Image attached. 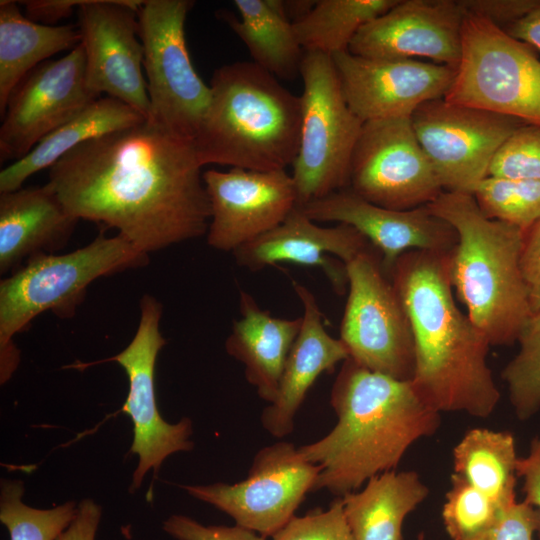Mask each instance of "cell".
<instances>
[{
  "label": "cell",
  "instance_id": "cell-1",
  "mask_svg": "<svg viewBox=\"0 0 540 540\" xmlns=\"http://www.w3.org/2000/svg\"><path fill=\"white\" fill-rule=\"evenodd\" d=\"M201 168L193 142L145 120L72 149L47 183L76 218L113 227L149 254L207 234Z\"/></svg>",
  "mask_w": 540,
  "mask_h": 540
},
{
  "label": "cell",
  "instance_id": "cell-2",
  "mask_svg": "<svg viewBox=\"0 0 540 540\" xmlns=\"http://www.w3.org/2000/svg\"><path fill=\"white\" fill-rule=\"evenodd\" d=\"M448 254L408 251L389 274L413 333L411 383L419 398L440 414L487 418L500 400L487 362L491 345L455 303Z\"/></svg>",
  "mask_w": 540,
  "mask_h": 540
},
{
  "label": "cell",
  "instance_id": "cell-3",
  "mask_svg": "<svg viewBox=\"0 0 540 540\" xmlns=\"http://www.w3.org/2000/svg\"><path fill=\"white\" fill-rule=\"evenodd\" d=\"M330 404L336 425L298 450L320 467L313 491L338 497L395 470L409 447L433 435L441 423L440 413L419 398L411 381L370 371L349 357L335 378Z\"/></svg>",
  "mask_w": 540,
  "mask_h": 540
},
{
  "label": "cell",
  "instance_id": "cell-4",
  "mask_svg": "<svg viewBox=\"0 0 540 540\" xmlns=\"http://www.w3.org/2000/svg\"><path fill=\"white\" fill-rule=\"evenodd\" d=\"M211 96L193 140L202 166L272 171L298 152L301 98L252 61L217 68Z\"/></svg>",
  "mask_w": 540,
  "mask_h": 540
},
{
  "label": "cell",
  "instance_id": "cell-5",
  "mask_svg": "<svg viewBox=\"0 0 540 540\" xmlns=\"http://www.w3.org/2000/svg\"><path fill=\"white\" fill-rule=\"evenodd\" d=\"M457 243L448 254L452 287L490 345H511L532 315L520 270L525 231L487 217L473 194L443 191L427 205Z\"/></svg>",
  "mask_w": 540,
  "mask_h": 540
},
{
  "label": "cell",
  "instance_id": "cell-6",
  "mask_svg": "<svg viewBox=\"0 0 540 540\" xmlns=\"http://www.w3.org/2000/svg\"><path fill=\"white\" fill-rule=\"evenodd\" d=\"M149 263V254L117 234L100 232L84 247L66 254H39L0 281V380L6 383L20 362L13 342L34 318L50 311L72 318L96 279Z\"/></svg>",
  "mask_w": 540,
  "mask_h": 540
},
{
  "label": "cell",
  "instance_id": "cell-7",
  "mask_svg": "<svg viewBox=\"0 0 540 540\" xmlns=\"http://www.w3.org/2000/svg\"><path fill=\"white\" fill-rule=\"evenodd\" d=\"M298 152L292 164L298 207L349 187L363 123L344 97L332 57L304 51Z\"/></svg>",
  "mask_w": 540,
  "mask_h": 540
},
{
  "label": "cell",
  "instance_id": "cell-8",
  "mask_svg": "<svg viewBox=\"0 0 540 540\" xmlns=\"http://www.w3.org/2000/svg\"><path fill=\"white\" fill-rule=\"evenodd\" d=\"M443 98L540 125V60L503 28L465 12L461 57Z\"/></svg>",
  "mask_w": 540,
  "mask_h": 540
},
{
  "label": "cell",
  "instance_id": "cell-9",
  "mask_svg": "<svg viewBox=\"0 0 540 540\" xmlns=\"http://www.w3.org/2000/svg\"><path fill=\"white\" fill-rule=\"evenodd\" d=\"M191 0H147L137 12L150 115L147 120L193 142L211 90L195 71L185 39Z\"/></svg>",
  "mask_w": 540,
  "mask_h": 540
},
{
  "label": "cell",
  "instance_id": "cell-10",
  "mask_svg": "<svg viewBox=\"0 0 540 540\" xmlns=\"http://www.w3.org/2000/svg\"><path fill=\"white\" fill-rule=\"evenodd\" d=\"M346 265L348 297L340 324V340L349 358L389 377L411 381L415 348L409 317L380 253L371 246Z\"/></svg>",
  "mask_w": 540,
  "mask_h": 540
},
{
  "label": "cell",
  "instance_id": "cell-11",
  "mask_svg": "<svg viewBox=\"0 0 540 540\" xmlns=\"http://www.w3.org/2000/svg\"><path fill=\"white\" fill-rule=\"evenodd\" d=\"M140 318L131 342L118 354L101 361L76 363L69 368L84 369L116 362L129 381V391L122 411L133 423V442L130 452L139 458L132 477L131 491L138 489L145 474L153 469L158 473L163 461L173 453L193 448L190 440L192 422L184 417L171 424L160 415L155 394V366L157 356L166 344L160 331L163 306L154 296L144 294L139 301Z\"/></svg>",
  "mask_w": 540,
  "mask_h": 540
},
{
  "label": "cell",
  "instance_id": "cell-12",
  "mask_svg": "<svg viewBox=\"0 0 540 540\" xmlns=\"http://www.w3.org/2000/svg\"><path fill=\"white\" fill-rule=\"evenodd\" d=\"M320 467L294 444L279 441L261 448L248 476L237 483L182 486L192 497L232 517L236 525L272 537L314 490Z\"/></svg>",
  "mask_w": 540,
  "mask_h": 540
},
{
  "label": "cell",
  "instance_id": "cell-13",
  "mask_svg": "<svg viewBox=\"0 0 540 540\" xmlns=\"http://www.w3.org/2000/svg\"><path fill=\"white\" fill-rule=\"evenodd\" d=\"M415 135L444 191L473 194L494 155L523 121L439 98L411 116Z\"/></svg>",
  "mask_w": 540,
  "mask_h": 540
},
{
  "label": "cell",
  "instance_id": "cell-14",
  "mask_svg": "<svg viewBox=\"0 0 540 540\" xmlns=\"http://www.w3.org/2000/svg\"><path fill=\"white\" fill-rule=\"evenodd\" d=\"M348 188L375 205L395 210L426 206L444 191L411 118L363 123Z\"/></svg>",
  "mask_w": 540,
  "mask_h": 540
},
{
  "label": "cell",
  "instance_id": "cell-15",
  "mask_svg": "<svg viewBox=\"0 0 540 540\" xmlns=\"http://www.w3.org/2000/svg\"><path fill=\"white\" fill-rule=\"evenodd\" d=\"M142 4L139 0H83L77 11L88 90L97 98L106 93L148 119L150 103L137 18Z\"/></svg>",
  "mask_w": 540,
  "mask_h": 540
},
{
  "label": "cell",
  "instance_id": "cell-16",
  "mask_svg": "<svg viewBox=\"0 0 540 540\" xmlns=\"http://www.w3.org/2000/svg\"><path fill=\"white\" fill-rule=\"evenodd\" d=\"M98 99L87 88L81 44L32 70L9 97L0 127V161L26 156L45 136Z\"/></svg>",
  "mask_w": 540,
  "mask_h": 540
},
{
  "label": "cell",
  "instance_id": "cell-17",
  "mask_svg": "<svg viewBox=\"0 0 540 540\" xmlns=\"http://www.w3.org/2000/svg\"><path fill=\"white\" fill-rule=\"evenodd\" d=\"M203 182L210 204L207 243L235 251L280 225L297 207V192L286 169H208Z\"/></svg>",
  "mask_w": 540,
  "mask_h": 540
},
{
  "label": "cell",
  "instance_id": "cell-18",
  "mask_svg": "<svg viewBox=\"0 0 540 540\" xmlns=\"http://www.w3.org/2000/svg\"><path fill=\"white\" fill-rule=\"evenodd\" d=\"M332 57L347 104L362 121L411 118L422 104L443 98L455 68L418 59Z\"/></svg>",
  "mask_w": 540,
  "mask_h": 540
},
{
  "label": "cell",
  "instance_id": "cell-19",
  "mask_svg": "<svg viewBox=\"0 0 540 540\" xmlns=\"http://www.w3.org/2000/svg\"><path fill=\"white\" fill-rule=\"evenodd\" d=\"M315 222H338L359 231L380 253L389 274L411 250L450 252L457 243L453 227L426 206L395 210L375 205L345 188L298 207Z\"/></svg>",
  "mask_w": 540,
  "mask_h": 540
},
{
  "label": "cell",
  "instance_id": "cell-20",
  "mask_svg": "<svg viewBox=\"0 0 540 540\" xmlns=\"http://www.w3.org/2000/svg\"><path fill=\"white\" fill-rule=\"evenodd\" d=\"M464 15L458 0H399L362 27L348 51L368 58H426L456 68Z\"/></svg>",
  "mask_w": 540,
  "mask_h": 540
},
{
  "label": "cell",
  "instance_id": "cell-21",
  "mask_svg": "<svg viewBox=\"0 0 540 540\" xmlns=\"http://www.w3.org/2000/svg\"><path fill=\"white\" fill-rule=\"evenodd\" d=\"M371 246L355 228L341 223L319 226L297 207L276 228L232 254L239 266L250 271L281 262L318 267L335 293L343 295L348 287L345 264Z\"/></svg>",
  "mask_w": 540,
  "mask_h": 540
},
{
  "label": "cell",
  "instance_id": "cell-22",
  "mask_svg": "<svg viewBox=\"0 0 540 540\" xmlns=\"http://www.w3.org/2000/svg\"><path fill=\"white\" fill-rule=\"evenodd\" d=\"M292 287L302 303V325L285 363L277 396L260 417L262 427L276 438L293 431L297 411L317 378L331 373L349 357L344 343L326 331L323 314L310 289L296 281Z\"/></svg>",
  "mask_w": 540,
  "mask_h": 540
},
{
  "label": "cell",
  "instance_id": "cell-23",
  "mask_svg": "<svg viewBox=\"0 0 540 540\" xmlns=\"http://www.w3.org/2000/svg\"><path fill=\"white\" fill-rule=\"evenodd\" d=\"M78 221L48 183L0 193V274L63 249Z\"/></svg>",
  "mask_w": 540,
  "mask_h": 540
},
{
  "label": "cell",
  "instance_id": "cell-24",
  "mask_svg": "<svg viewBox=\"0 0 540 540\" xmlns=\"http://www.w3.org/2000/svg\"><path fill=\"white\" fill-rule=\"evenodd\" d=\"M240 319L225 342L227 353L244 365L247 381L271 403L277 396L285 363L302 325V316L285 319L263 310L240 290Z\"/></svg>",
  "mask_w": 540,
  "mask_h": 540
},
{
  "label": "cell",
  "instance_id": "cell-25",
  "mask_svg": "<svg viewBox=\"0 0 540 540\" xmlns=\"http://www.w3.org/2000/svg\"><path fill=\"white\" fill-rule=\"evenodd\" d=\"M428 494L429 488L413 470L373 476L362 489L341 496L354 540H403L405 518Z\"/></svg>",
  "mask_w": 540,
  "mask_h": 540
},
{
  "label": "cell",
  "instance_id": "cell-26",
  "mask_svg": "<svg viewBox=\"0 0 540 540\" xmlns=\"http://www.w3.org/2000/svg\"><path fill=\"white\" fill-rule=\"evenodd\" d=\"M147 118L124 102L100 97L45 136L26 156L0 172V193L22 188L33 174L52 167L82 143L144 122Z\"/></svg>",
  "mask_w": 540,
  "mask_h": 540
},
{
  "label": "cell",
  "instance_id": "cell-27",
  "mask_svg": "<svg viewBox=\"0 0 540 540\" xmlns=\"http://www.w3.org/2000/svg\"><path fill=\"white\" fill-rule=\"evenodd\" d=\"M18 2L0 1V115L10 95L36 67L58 52L80 44L79 30L71 25L36 23L22 14Z\"/></svg>",
  "mask_w": 540,
  "mask_h": 540
},
{
  "label": "cell",
  "instance_id": "cell-28",
  "mask_svg": "<svg viewBox=\"0 0 540 540\" xmlns=\"http://www.w3.org/2000/svg\"><path fill=\"white\" fill-rule=\"evenodd\" d=\"M239 18L225 12L221 19L247 47L252 62L277 79L300 75L304 50L296 37L284 1L234 0Z\"/></svg>",
  "mask_w": 540,
  "mask_h": 540
},
{
  "label": "cell",
  "instance_id": "cell-29",
  "mask_svg": "<svg viewBox=\"0 0 540 540\" xmlns=\"http://www.w3.org/2000/svg\"><path fill=\"white\" fill-rule=\"evenodd\" d=\"M453 473L499 506L516 500L517 462L511 432L471 428L453 448Z\"/></svg>",
  "mask_w": 540,
  "mask_h": 540
},
{
  "label": "cell",
  "instance_id": "cell-30",
  "mask_svg": "<svg viewBox=\"0 0 540 540\" xmlns=\"http://www.w3.org/2000/svg\"><path fill=\"white\" fill-rule=\"evenodd\" d=\"M399 0H319L293 28L304 51L329 56L348 51L358 31Z\"/></svg>",
  "mask_w": 540,
  "mask_h": 540
},
{
  "label": "cell",
  "instance_id": "cell-31",
  "mask_svg": "<svg viewBox=\"0 0 540 540\" xmlns=\"http://www.w3.org/2000/svg\"><path fill=\"white\" fill-rule=\"evenodd\" d=\"M24 486L19 480H1L0 521L10 540H56L73 520V501L51 509L32 508L22 501Z\"/></svg>",
  "mask_w": 540,
  "mask_h": 540
},
{
  "label": "cell",
  "instance_id": "cell-32",
  "mask_svg": "<svg viewBox=\"0 0 540 540\" xmlns=\"http://www.w3.org/2000/svg\"><path fill=\"white\" fill-rule=\"evenodd\" d=\"M517 342L519 351L506 364L501 377L517 418L525 421L540 410V312L532 313Z\"/></svg>",
  "mask_w": 540,
  "mask_h": 540
},
{
  "label": "cell",
  "instance_id": "cell-33",
  "mask_svg": "<svg viewBox=\"0 0 540 540\" xmlns=\"http://www.w3.org/2000/svg\"><path fill=\"white\" fill-rule=\"evenodd\" d=\"M473 196L487 217L524 231L540 219V181L487 176Z\"/></svg>",
  "mask_w": 540,
  "mask_h": 540
},
{
  "label": "cell",
  "instance_id": "cell-34",
  "mask_svg": "<svg viewBox=\"0 0 540 540\" xmlns=\"http://www.w3.org/2000/svg\"><path fill=\"white\" fill-rule=\"evenodd\" d=\"M450 481L442 508L444 528L451 540H471L495 521L503 506L454 473Z\"/></svg>",
  "mask_w": 540,
  "mask_h": 540
},
{
  "label": "cell",
  "instance_id": "cell-35",
  "mask_svg": "<svg viewBox=\"0 0 540 540\" xmlns=\"http://www.w3.org/2000/svg\"><path fill=\"white\" fill-rule=\"evenodd\" d=\"M488 176L540 181V125L518 127L497 150Z\"/></svg>",
  "mask_w": 540,
  "mask_h": 540
},
{
  "label": "cell",
  "instance_id": "cell-36",
  "mask_svg": "<svg viewBox=\"0 0 540 540\" xmlns=\"http://www.w3.org/2000/svg\"><path fill=\"white\" fill-rule=\"evenodd\" d=\"M271 540H354L341 497L327 510L316 509L304 516L294 515Z\"/></svg>",
  "mask_w": 540,
  "mask_h": 540
},
{
  "label": "cell",
  "instance_id": "cell-37",
  "mask_svg": "<svg viewBox=\"0 0 540 540\" xmlns=\"http://www.w3.org/2000/svg\"><path fill=\"white\" fill-rule=\"evenodd\" d=\"M540 527L538 510L525 501L503 506L495 521L471 540H533Z\"/></svg>",
  "mask_w": 540,
  "mask_h": 540
},
{
  "label": "cell",
  "instance_id": "cell-38",
  "mask_svg": "<svg viewBox=\"0 0 540 540\" xmlns=\"http://www.w3.org/2000/svg\"><path fill=\"white\" fill-rule=\"evenodd\" d=\"M166 533L177 540H267L241 526L203 525L184 515H172L163 523Z\"/></svg>",
  "mask_w": 540,
  "mask_h": 540
},
{
  "label": "cell",
  "instance_id": "cell-39",
  "mask_svg": "<svg viewBox=\"0 0 540 540\" xmlns=\"http://www.w3.org/2000/svg\"><path fill=\"white\" fill-rule=\"evenodd\" d=\"M465 12L507 28L540 6V0H458Z\"/></svg>",
  "mask_w": 540,
  "mask_h": 540
},
{
  "label": "cell",
  "instance_id": "cell-40",
  "mask_svg": "<svg viewBox=\"0 0 540 540\" xmlns=\"http://www.w3.org/2000/svg\"><path fill=\"white\" fill-rule=\"evenodd\" d=\"M519 264L531 311L540 312V219L525 231Z\"/></svg>",
  "mask_w": 540,
  "mask_h": 540
},
{
  "label": "cell",
  "instance_id": "cell-41",
  "mask_svg": "<svg viewBox=\"0 0 540 540\" xmlns=\"http://www.w3.org/2000/svg\"><path fill=\"white\" fill-rule=\"evenodd\" d=\"M517 476L523 480V501L535 507L540 515V434L531 441L528 455L519 457Z\"/></svg>",
  "mask_w": 540,
  "mask_h": 540
},
{
  "label": "cell",
  "instance_id": "cell-42",
  "mask_svg": "<svg viewBox=\"0 0 540 540\" xmlns=\"http://www.w3.org/2000/svg\"><path fill=\"white\" fill-rule=\"evenodd\" d=\"M101 514V507L92 499L82 500L73 520L56 540H95Z\"/></svg>",
  "mask_w": 540,
  "mask_h": 540
},
{
  "label": "cell",
  "instance_id": "cell-43",
  "mask_svg": "<svg viewBox=\"0 0 540 540\" xmlns=\"http://www.w3.org/2000/svg\"><path fill=\"white\" fill-rule=\"evenodd\" d=\"M18 3L24 6L25 15L30 20L55 26L59 20L69 17L75 8L78 9L83 0H28Z\"/></svg>",
  "mask_w": 540,
  "mask_h": 540
},
{
  "label": "cell",
  "instance_id": "cell-44",
  "mask_svg": "<svg viewBox=\"0 0 540 540\" xmlns=\"http://www.w3.org/2000/svg\"><path fill=\"white\" fill-rule=\"evenodd\" d=\"M504 30L513 38L540 50V6Z\"/></svg>",
  "mask_w": 540,
  "mask_h": 540
},
{
  "label": "cell",
  "instance_id": "cell-45",
  "mask_svg": "<svg viewBox=\"0 0 540 540\" xmlns=\"http://www.w3.org/2000/svg\"><path fill=\"white\" fill-rule=\"evenodd\" d=\"M417 540H425V535H424V533H420V534L418 535Z\"/></svg>",
  "mask_w": 540,
  "mask_h": 540
}]
</instances>
